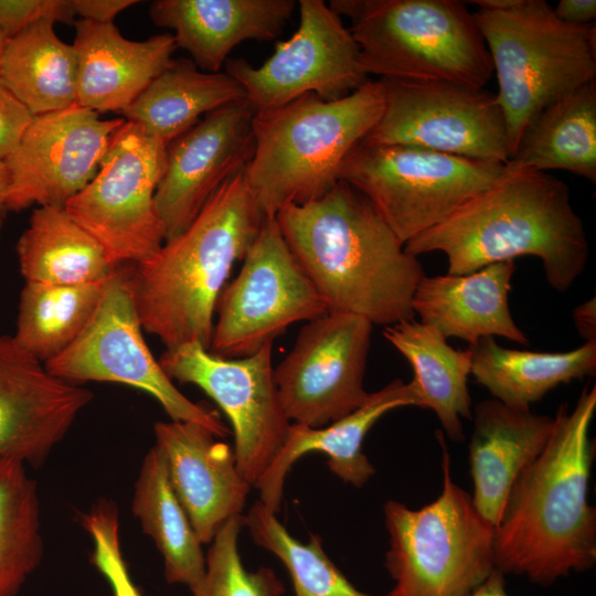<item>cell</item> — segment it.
I'll use <instances>...</instances> for the list:
<instances>
[{"label": "cell", "instance_id": "cell-47", "mask_svg": "<svg viewBox=\"0 0 596 596\" xmlns=\"http://www.w3.org/2000/svg\"><path fill=\"white\" fill-rule=\"evenodd\" d=\"M2 221H1V214H0V230H1Z\"/></svg>", "mask_w": 596, "mask_h": 596}, {"label": "cell", "instance_id": "cell-41", "mask_svg": "<svg viewBox=\"0 0 596 596\" xmlns=\"http://www.w3.org/2000/svg\"><path fill=\"white\" fill-rule=\"evenodd\" d=\"M555 15L570 24L594 23L596 18L595 0H561L553 8Z\"/></svg>", "mask_w": 596, "mask_h": 596}, {"label": "cell", "instance_id": "cell-23", "mask_svg": "<svg viewBox=\"0 0 596 596\" xmlns=\"http://www.w3.org/2000/svg\"><path fill=\"white\" fill-rule=\"evenodd\" d=\"M295 7L294 0H157L149 15L174 31L198 68L217 73L240 43L277 40Z\"/></svg>", "mask_w": 596, "mask_h": 596}, {"label": "cell", "instance_id": "cell-32", "mask_svg": "<svg viewBox=\"0 0 596 596\" xmlns=\"http://www.w3.org/2000/svg\"><path fill=\"white\" fill-rule=\"evenodd\" d=\"M131 509L143 533L151 538L163 558L167 583L192 589L205 572V555L192 523L169 479L157 446L143 457Z\"/></svg>", "mask_w": 596, "mask_h": 596}, {"label": "cell", "instance_id": "cell-17", "mask_svg": "<svg viewBox=\"0 0 596 596\" xmlns=\"http://www.w3.org/2000/svg\"><path fill=\"white\" fill-rule=\"evenodd\" d=\"M126 119H100L74 104L39 116L4 160L9 172L6 211L64 204L95 177L111 135Z\"/></svg>", "mask_w": 596, "mask_h": 596}, {"label": "cell", "instance_id": "cell-11", "mask_svg": "<svg viewBox=\"0 0 596 596\" xmlns=\"http://www.w3.org/2000/svg\"><path fill=\"white\" fill-rule=\"evenodd\" d=\"M132 299L129 270L118 268L108 276L100 301L79 336L44 365L68 382H111L151 395L171 421L193 422L217 437L228 429L214 411L183 395L164 373L147 345Z\"/></svg>", "mask_w": 596, "mask_h": 596}, {"label": "cell", "instance_id": "cell-44", "mask_svg": "<svg viewBox=\"0 0 596 596\" xmlns=\"http://www.w3.org/2000/svg\"><path fill=\"white\" fill-rule=\"evenodd\" d=\"M519 0H472L468 3H473L479 10L499 11L505 10L515 6Z\"/></svg>", "mask_w": 596, "mask_h": 596}, {"label": "cell", "instance_id": "cell-10", "mask_svg": "<svg viewBox=\"0 0 596 596\" xmlns=\"http://www.w3.org/2000/svg\"><path fill=\"white\" fill-rule=\"evenodd\" d=\"M168 143L125 120L111 135L93 180L64 207L103 246L110 264H138L166 241L155 194Z\"/></svg>", "mask_w": 596, "mask_h": 596}, {"label": "cell", "instance_id": "cell-36", "mask_svg": "<svg viewBox=\"0 0 596 596\" xmlns=\"http://www.w3.org/2000/svg\"><path fill=\"white\" fill-rule=\"evenodd\" d=\"M244 515L230 519L216 533L205 555L202 579L190 589L192 596H281L283 583L267 567L247 571L238 552Z\"/></svg>", "mask_w": 596, "mask_h": 596}, {"label": "cell", "instance_id": "cell-43", "mask_svg": "<svg viewBox=\"0 0 596 596\" xmlns=\"http://www.w3.org/2000/svg\"><path fill=\"white\" fill-rule=\"evenodd\" d=\"M504 574L494 568L468 596H509Z\"/></svg>", "mask_w": 596, "mask_h": 596}, {"label": "cell", "instance_id": "cell-6", "mask_svg": "<svg viewBox=\"0 0 596 596\" xmlns=\"http://www.w3.org/2000/svg\"><path fill=\"white\" fill-rule=\"evenodd\" d=\"M351 22L368 75L485 88L492 63L473 14L458 0H330Z\"/></svg>", "mask_w": 596, "mask_h": 596}, {"label": "cell", "instance_id": "cell-45", "mask_svg": "<svg viewBox=\"0 0 596 596\" xmlns=\"http://www.w3.org/2000/svg\"><path fill=\"white\" fill-rule=\"evenodd\" d=\"M9 189V172L4 161L0 160V214L6 211V200Z\"/></svg>", "mask_w": 596, "mask_h": 596}, {"label": "cell", "instance_id": "cell-1", "mask_svg": "<svg viewBox=\"0 0 596 596\" xmlns=\"http://www.w3.org/2000/svg\"><path fill=\"white\" fill-rule=\"evenodd\" d=\"M596 386L562 404L541 454L514 482L493 531L494 567L550 586L596 562V511L587 498Z\"/></svg>", "mask_w": 596, "mask_h": 596}, {"label": "cell", "instance_id": "cell-4", "mask_svg": "<svg viewBox=\"0 0 596 596\" xmlns=\"http://www.w3.org/2000/svg\"><path fill=\"white\" fill-rule=\"evenodd\" d=\"M263 220L242 170L213 193L183 232L129 270L142 329L166 350L193 342L209 349L220 294Z\"/></svg>", "mask_w": 596, "mask_h": 596}, {"label": "cell", "instance_id": "cell-25", "mask_svg": "<svg viewBox=\"0 0 596 596\" xmlns=\"http://www.w3.org/2000/svg\"><path fill=\"white\" fill-rule=\"evenodd\" d=\"M514 272L515 263L505 260L465 275H424L413 296V312L445 339L473 345L481 338L501 337L528 347L508 302Z\"/></svg>", "mask_w": 596, "mask_h": 596}, {"label": "cell", "instance_id": "cell-22", "mask_svg": "<svg viewBox=\"0 0 596 596\" xmlns=\"http://www.w3.org/2000/svg\"><path fill=\"white\" fill-rule=\"evenodd\" d=\"M74 24L76 104L98 114L121 113L174 61L171 34L131 41L114 23L79 19Z\"/></svg>", "mask_w": 596, "mask_h": 596}, {"label": "cell", "instance_id": "cell-16", "mask_svg": "<svg viewBox=\"0 0 596 596\" xmlns=\"http://www.w3.org/2000/svg\"><path fill=\"white\" fill-rule=\"evenodd\" d=\"M372 329L361 316L336 311L301 327L290 352L274 369L290 423L323 427L366 401L363 380Z\"/></svg>", "mask_w": 596, "mask_h": 596}, {"label": "cell", "instance_id": "cell-26", "mask_svg": "<svg viewBox=\"0 0 596 596\" xmlns=\"http://www.w3.org/2000/svg\"><path fill=\"white\" fill-rule=\"evenodd\" d=\"M383 336L411 364L422 408L434 411L450 440L462 441V419L472 418L470 349H454L436 329L415 319L384 327Z\"/></svg>", "mask_w": 596, "mask_h": 596}, {"label": "cell", "instance_id": "cell-33", "mask_svg": "<svg viewBox=\"0 0 596 596\" xmlns=\"http://www.w3.org/2000/svg\"><path fill=\"white\" fill-rule=\"evenodd\" d=\"M107 278L78 285L25 281L13 338L43 363L57 356L91 320Z\"/></svg>", "mask_w": 596, "mask_h": 596}, {"label": "cell", "instance_id": "cell-7", "mask_svg": "<svg viewBox=\"0 0 596 596\" xmlns=\"http://www.w3.org/2000/svg\"><path fill=\"white\" fill-rule=\"evenodd\" d=\"M472 14L498 82L511 158L524 128L543 109L595 81L596 24L563 22L544 0Z\"/></svg>", "mask_w": 596, "mask_h": 596}, {"label": "cell", "instance_id": "cell-37", "mask_svg": "<svg viewBox=\"0 0 596 596\" xmlns=\"http://www.w3.org/2000/svg\"><path fill=\"white\" fill-rule=\"evenodd\" d=\"M82 525L93 544L91 562L107 581L113 596H141L124 557L117 505L107 500L96 503L82 515Z\"/></svg>", "mask_w": 596, "mask_h": 596}, {"label": "cell", "instance_id": "cell-13", "mask_svg": "<svg viewBox=\"0 0 596 596\" xmlns=\"http://www.w3.org/2000/svg\"><path fill=\"white\" fill-rule=\"evenodd\" d=\"M379 81L383 110L363 141L509 161L508 128L496 93L446 81Z\"/></svg>", "mask_w": 596, "mask_h": 596}, {"label": "cell", "instance_id": "cell-20", "mask_svg": "<svg viewBox=\"0 0 596 596\" xmlns=\"http://www.w3.org/2000/svg\"><path fill=\"white\" fill-rule=\"evenodd\" d=\"M153 433L180 503L202 544L211 543L230 519L242 514L252 487L234 450L193 422H157Z\"/></svg>", "mask_w": 596, "mask_h": 596}, {"label": "cell", "instance_id": "cell-12", "mask_svg": "<svg viewBox=\"0 0 596 596\" xmlns=\"http://www.w3.org/2000/svg\"><path fill=\"white\" fill-rule=\"evenodd\" d=\"M237 276L217 299L209 351L236 359L257 352L291 324L328 312L289 249L275 215L264 216Z\"/></svg>", "mask_w": 596, "mask_h": 596}, {"label": "cell", "instance_id": "cell-31", "mask_svg": "<svg viewBox=\"0 0 596 596\" xmlns=\"http://www.w3.org/2000/svg\"><path fill=\"white\" fill-rule=\"evenodd\" d=\"M0 81L33 116L71 107L76 104L75 49L56 35L54 23L39 21L8 39Z\"/></svg>", "mask_w": 596, "mask_h": 596}, {"label": "cell", "instance_id": "cell-18", "mask_svg": "<svg viewBox=\"0 0 596 596\" xmlns=\"http://www.w3.org/2000/svg\"><path fill=\"white\" fill-rule=\"evenodd\" d=\"M254 115L246 99L230 103L168 145L155 194L166 241L183 232L213 193L249 163L255 151Z\"/></svg>", "mask_w": 596, "mask_h": 596}, {"label": "cell", "instance_id": "cell-46", "mask_svg": "<svg viewBox=\"0 0 596 596\" xmlns=\"http://www.w3.org/2000/svg\"><path fill=\"white\" fill-rule=\"evenodd\" d=\"M7 41H8V39L6 38V35L3 34V32L0 29V65H1V60H2V55H3V51H4V46H6Z\"/></svg>", "mask_w": 596, "mask_h": 596}, {"label": "cell", "instance_id": "cell-14", "mask_svg": "<svg viewBox=\"0 0 596 596\" xmlns=\"http://www.w3.org/2000/svg\"><path fill=\"white\" fill-rule=\"evenodd\" d=\"M272 358L273 342L236 359L212 354L193 342L164 350L159 359L172 381L200 387L224 412L234 433L237 468L252 487L283 448L291 424L280 403Z\"/></svg>", "mask_w": 596, "mask_h": 596}, {"label": "cell", "instance_id": "cell-19", "mask_svg": "<svg viewBox=\"0 0 596 596\" xmlns=\"http://www.w3.org/2000/svg\"><path fill=\"white\" fill-rule=\"evenodd\" d=\"M93 393L49 372L13 336H0V458L40 466Z\"/></svg>", "mask_w": 596, "mask_h": 596}, {"label": "cell", "instance_id": "cell-24", "mask_svg": "<svg viewBox=\"0 0 596 596\" xmlns=\"http://www.w3.org/2000/svg\"><path fill=\"white\" fill-rule=\"evenodd\" d=\"M469 469L477 512L497 526L508 496L523 470L541 454L554 419L490 398L475 405Z\"/></svg>", "mask_w": 596, "mask_h": 596}, {"label": "cell", "instance_id": "cell-27", "mask_svg": "<svg viewBox=\"0 0 596 596\" xmlns=\"http://www.w3.org/2000/svg\"><path fill=\"white\" fill-rule=\"evenodd\" d=\"M469 349L476 381L493 398L517 409H530L560 384L596 373V341L566 352H535L508 349L486 337Z\"/></svg>", "mask_w": 596, "mask_h": 596}, {"label": "cell", "instance_id": "cell-9", "mask_svg": "<svg viewBox=\"0 0 596 596\" xmlns=\"http://www.w3.org/2000/svg\"><path fill=\"white\" fill-rule=\"evenodd\" d=\"M507 171V162L361 140L347 156L339 177L374 205L405 245L496 184Z\"/></svg>", "mask_w": 596, "mask_h": 596}, {"label": "cell", "instance_id": "cell-34", "mask_svg": "<svg viewBox=\"0 0 596 596\" xmlns=\"http://www.w3.org/2000/svg\"><path fill=\"white\" fill-rule=\"evenodd\" d=\"M25 466L0 458V596H17L43 557L39 493Z\"/></svg>", "mask_w": 596, "mask_h": 596}, {"label": "cell", "instance_id": "cell-2", "mask_svg": "<svg viewBox=\"0 0 596 596\" xmlns=\"http://www.w3.org/2000/svg\"><path fill=\"white\" fill-rule=\"evenodd\" d=\"M275 217L328 311L384 327L414 319L424 268L352 185L339 180L321 198L284 206Z\"/></svg>", "mask_w": 596, "mask_h": 596}, {"label": "cell", "instance_id": "cell-38", "mask_svg": "<svg viewBox=\"0 0 596 596\" xmlns=\"http://www.w3.org/2000/svg\"><path fill=\"white\" fill-rule=\"evenodd\" d=\"M72 0H0V29L11 39L39 21L72 23Z\"/></svg>", "mask_w": 596, "mask_h": 596}, {"label": "cell", "instance_id": "cell-28", "mask_svg": "<svg viewBox=\"0 0 596 596\" xmlns=\"http://www.w3.org/2000/svg\"><path fill=\"white\" fill-rule=\"evenodd\" d=\"M243 99V87L227 73L204 72L190 60H174L120 114L169 145L201 117Z\"/></svg>", "mask_w": 596, "mask_h": 596}, {"label": "cell", "instance_id": "cell-30", "mask_svg": "<svg viewBox=\"0 0 596 596\" xmlns=\"http://www.w3.org/2000/svg\"><path fill=\"white\" fill-rule=\"evenodd\" d=\"M25 281L78 285L106 279L114 267L103 246L64 206H40L17 243Z\"/></svg>", "mask_w": 596, "mask_h": 596}, {"label": "cell", "instance_id": "cell-39", "mask_svg": "<svg viewBox=\"0 0 596 596\" xmlns=\"http://www.w3.org/2000/svg\"><path fill=\"white\" fill-rule=\"evenodd\" d=\"M32 113L0 81V160L18 147L33 120Z\"/></svg>", "mask_w": 596, "mask_h": 596}, {"label": "cell", "instance_id": "cell-15", "mask_svg": "<svg viewBox=\"0 0 596 596\" xmlns=\"http://www.w3.org/2000/svg\"><path fill=\"white\" fill-rule=\"evenodd\" d=\"M299 25L258 67L245 58H227L225 73L243 87L255 113L270 110L306 95L337 100L369 78L359 45L329 4L299 0Z\"/></svg>", "mask_w": 596, "mask_h": 596}, {"label": "cell", "instance_id": "cell-8", "mask_svg": "<svg viewBox=\"0 0 596 596\" xmlns=\"http://www.w3.org/2000/svg\"><path fill=\"white\" fill-rule=\"evenodd\" d=\"M443 489L421 509L389 500L385 567L394 582L387 596H468L496 568L493 531L475 509L471 496L451 478L443 432Z\"/></svg>", "mask_w": 596, "mask_h": 596}, {"label": "cell", "instance_id": "cell-29", "mask_svg": "<svg viewBox=\"0 0 596 596\" xmlns=\"http://www.w3.org/2000/svg\"><path fill=\"white\" fill-rule=\"evenodd\" d=\"M538 171L565 170L596 182V82L543 109L508 161Z\"/></svg>", "mask_w": 596, "mask_h": 596}, {"label": "cell", "instance_id": "cell-35", "mask_svg": "<svg viewBox=\"0 0 596 596\" xmlns=\"http://www.w3.org/2000/svg\"><path fill=\"white\" fill-rule=\"evenodd\" d=\"M244 525L258 546L284 563L296 596H373L345 577L322 549L320 536L311 535L308 543L300 542L262 501L249 508Z\"/></svg>", "mask_w": 596, "mask_h": 596}, {"label": "cell", "instance_id": "cell-21", "mask_svg": "<svg viewBox=\"0 0 596 596\" xmlns=\"http://www.w3.org/2000/svg\"><path fill=\"white\" fill-rule=\"evenodd\" d=\"M403 406L422 407L421 394L413 380L405 383L395 379L370 393L356 409L323 427L291 423L283 448L255 486L259 501L277 513L288 471L295 461L311 451L324 454L329 469L341 480L362 487L375 472L362 451L366 433L383 415Z\"/></svg>", "mask_w": 596, "mask_h": 596}, {"label": "cell", "instance_id": "cell-40", "mask_svg": "<svg viewBox=\"0 0 596 596\" xmlns=\"http://www.w3.org/2000/svg\"><path fill=\"white\" fill-rule=\"evenodd\" d=\"M139 1L136 0H72L74 12L82 20L113 23L115 17Z\"/></svg>", "mask_w": 596, "mask_h": 596}, {"label": "cell", "instance_id": "cell-3", "mask_svg": "<svg viewBox=\"0 0 596 596\" xmlns=\"http://www.w3.org/2000/svg\"><path fill=\"white\" fill-rule=\"evenodd\" d=\"M507 173L404 248L413 256L441 252L447 274L465 275L519 256L541 259L545 279L566 291L583 274L589 247L568 185L509 162Z\"/></svg>", "mask_w": 596, "mask_h": 596}, {"label": "cell", "instance_id": "cell-5", "mask_svg": "<svg viewBox=\"0 0 596 596\" xmlns=\"http://www.w3.org/2000/svg\"><path fill=\"white\" fill-rule=\"evenodd\" d=\"M382 110L381 82L369 79L337 100L310 93L255 113V151L244 177L264 216L324 195L340 180L347 156L375 126Z\"/></svg>", "mask_w": 596, "mask_h": 596}, {"label": "cell", "instance_id": "cell-42", "mask_svg": "<svg viewBox=\"0 0 596 596\" xmlns=\"http://www.w3.org/2000/svg\"><path fill=\"white\" fill-rule=\"evenodd\" d=\"M573 321L579 336L586 342L596 341V304L592 298L573 310Z\"/></svg>", "mask_w": 596, "mask_h": 596}]
</instances>
